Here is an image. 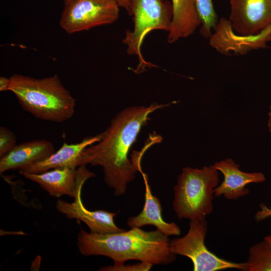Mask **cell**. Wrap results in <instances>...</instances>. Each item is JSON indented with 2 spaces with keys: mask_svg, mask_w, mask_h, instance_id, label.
Wrapping results in <instances>:
<instances>
[{
  "mask_svg": "<svg viewBox=\"0 0 271 271\" xmlns=\"http://www.w3.org/2000/svg\"><path fill=\"white\" fill-rule=\"evenodd\" d=\"M170 104L153 103L148 106L127 107L118 113L99 142L87 147L82 153L78 167L91 165L103 169L106 185L113 190L115 196L124 195L127 185L134 180L142 168L141 158L133 160L128 153L143 126L150 120L149 115Z\"/></svg>",
  "mask_w": 271,
  "mask_h": 271,
  "instance_id": "6da1fadb",
  "label": "cell"
},
{
  "mask_svg": "<svg viewBox=\"0 0 271 271\" xmlns=\"http://www.w3.org/2000/svg\"><path fill=\"white\" fill-rule=\"evenodd\" d=\"M168 237L156 230L145 231L131 228L118 232L95 233L81 228L77 246L82 255L88 257L101 255L110 258L112 267L129 260H137L155 265H168L176 260Z\"/></svg>",
  "mask_w": 271,
  "mask_h": 271,
  "instance_id": "7a4b0ae2",
  "label": "cell"
},
{
  "mask_svg": "<svg viewBox=\"0 0 271 271\" xmlns=\"http://www.w3.org/2000/svg\"><path fill=\"white\" fill-rule=\"evenodd\" d=\"M10 78L9 91L22 108L35 117L61 123L73 116L75 99L57 75L35 78L14 74Z\"/></svg>",
  "mask_w": 271,
  "mask_h": 271,
  "instance_id": "3957f363",
  "label": "cell"
},
{
  "mask_svg": "<svg viewBox=\"0 0 271 271\" xmlns=\"http://www.w3.org/2000/svg\"><path fill=\"white\" fill-rule=\"evenodd\" d=\"M219 182L214 165L184 167L174 187L173 207L179 219L204 220L213 210L214 189Z\"/></svg>",
  "mask_w": 271,
  "mask_h": 271,
  "instance_id": "277c9868",
  "label": "cell"
},
{
  "mask_svg": "<svg viewBox=\"0 0 271 271\" xmlns=\"http://www.w3.org/2000/svg\"><path fill=\"white\" fill-rule=\"evenodd\" d=\"M133 28L127 30L123 43L129 55H137L139 64L136 71L140 72L152 65L147 62L141 52L145 37L151 31L160 30L169 32L173 18L172 4L164 0H132Z\"/></svg>",
  "mask_w": 271,
  "mask_h": 271,
  "instance_id": "5b68a950",
  "label": "cell"
},
{
  "mask_svg": "<svg viewBox=\"0 0 271 271\" xmlns=\"http://www.w3.org/2000/svg\"><path fill=\"white\" fill-rule=\"evenodd\" d=\"M207 232L205 220H191L188 233L182 237L174 238L170 241L171 251L176 255L189 258L193 263L194 271H215L227 268L248 270L247 262H231L210 251L205 244Z\"/></svg>",
  "mask_w": 271,
  "mask_h": 271,
  "instance_id": "8992f818",
  "label": "cell"
},
{
  "mask_svg": "<svg viewBox=\"0 0 271 271\" xmlns=\"http://www.w3.org/2000/svg\"><path fill=\"white\" fill-rule=\"evenodd\" d=\"M119 8L116 0H70L65 3L60 24L69 34L111 24L118 19Z\"/></svg>",
  "mask_w": 271,
  "mask_h": 271,
  "instance_id": "52a82bcc",
  "label": "cell"
},
{
  "mask_svg": "<svg viewBox=\"0 0 271 271\" xmlns=\"http://www.w3.org/2000/svg\"><path fill=\"white\" fill-rule=\"evenodd\" d=\"M228 19L233 32L240 36L255 35L266 45L271 39V0H229Z\"/></svg>",
  "mask_w": 271,
  "mask_h": 271,
  "instance_id": "ba28073f",
  "label": "cell"
},
{
  "mask_svg": "<svg viewBox=\"0 0 271 271\" xmlns=\"http://www.w3.org/2000/svg\"><path fill=\"white\" fill-rule=\"evenodd\" d=\"M81 165L76 169L62 168L40 173H20L25 178L37 183L52 197L67 195L74 198L79 189L95 174Z\"/></svg>",
  "mask_w": 271,
  "mask_h": 271,
  "instance_id": "9c48e42d",
  "label": "cell"
},
{
  "mask_svg": "<svg viewBox=\"0 0 271 271\" xmlns=\"http://www.w3.org/2000/svg\"><path fill=\"white\" fill-rule=\"evenodd\" d=\"M82 187L79 189L72 202L59 199L56 204L57 210L68 218L83 222L92 233H107L125 230L114 223V218L117 213L103 210L91 211L87 209L82 200Z\"/></svg>",
  "mask_w": 271,
  "mask_h": 271,
  "instance_id": "30bf717a",
  "label": "cell"
},
{
  "mask_svg": "<svg viewBox=\"0 0 271 271\" xmlns=\"http://www.w3.org/2000/svg\"><path fill=\"white\" fill-rule=\"evenodd\" d=\"M215 168L223 175L222 183L214 189V196H224L229 200H235L249 193L245 187L249 183H260L265 181L261 172L247 173L239 169V165L231 159L216 162Z\"/></svg>",
  "mask_w": 271,
  "mask_h": 271,
  "instance_id": "8fae6325",
  "label": "cell"
},
{
  "mask_svg": "<svg viewBox=\"0 0 271 271\" xmlns=\"http://www.w3.org/2000/svg\"><path fill=\"white\" fill-rule=\"evenodd\" d=\"M55 152L53 144L48 140L37 139L17 145L0 159V173L9 170L19 171L43 161Z\"/></svg>",
  "mask_w": 271,
  "mask_h": 271,
  "instance_id": "7c38bea8",
  "label": "cell"
},
{
  "mask_svg": "<svg viewBox=\"0 0 271 271\" xmlns=\"http://www.w3.org/2000/svg\"><path fill=\"white\" fill-rule=\"evenodd\" d=\"M104 133V131L95 136L88 137L76 144L64 143L57 151L48 158L20 171L19 173H40L62 168L76 169L78 167V161L83 151L88 146L100 141Z\"/></svg>",
  "mask_w": 271,
  "mask_h": 271,
  "instance_id": "4fadbf2b",
  "label": "cell"
},
{
  "mask_svg": "<svg viewBox=\"0 0 271 271\" xmlns=\"http://www.w3.org/2000/svg\"><path fill=\"white\" fill-rule=\"evenodd\" d=\"M141 173L145 184V204L142 211L138 215L130 217L127 221V225L131 228H141L146 225H153L157 230L167 236H178L181 233L180 227L174 222H167L162 215V208L159 198L154 196L149 184L147 175Z\"/></svg>",
  "mask_w": 271,
  "mask_h": 271,
  "instance_id": "5bb4252c",
  "label": "cell"
},
{
  "mask_svg": "<svg viewBox=\"0 0 271 271\" xmlns=\"http://www.w3.org/2000/svg\"><path fill=\"white\" fill-rule=\"evenodd\" d=\"M173 18L167 40L176 42L194 33L201 25L195 0H172Z\"/></svg>",
  "mask_w": 271,
  "mask_h": 271,
  "instance_id": "9a60e30c",
  "label": "cell"
},
{
  "mask_svg": "<svg viewBox=\"0 0 271 271\" xmlns=\"http://www.w3.org/2000/svg\"><path fill=\"white\" fill-rule=\"evenodd\" d=\"M248 271H271V247L263 240L249 249Z\"/></svg>",
  "mask_w": 271,
  "mask_h": 271,
  "instance_id": "2e32d148",
  "label": "cell"
},
{
  "mask_svg": "<svg viewBox=\"0 0 271 271\" xmlns=\"http://www.w3.org/2000/svg\"><path fill=\"white\" fill-rule=\"evenodd\" d=\"M197 12L201 27V35L206 38H210L218 22L212 0H195Z\"/></svg>",
  "mask_w": 271,
  "mask_h": 271,
  "instance_id": "e0dca14e",
  "label": "cell"
},
{
  "mask_svg": "<svg viewBox=\"0 0 271 271\" xmlns=\"http://www.w3.org/2000/svg\"><path fill=\"white\" fill-rule=\"evenodd\" d=\"M17 145L16 135L4 126L0 127V158L9 153Z\"/></svg>",
  "mask_w": 271,
  "mask_h": 271,
  "instance_id": "ac0fdd59",
  "label": "cell"
},
{
  "mask_svg": "<svg viewBox=\"0 0 271 271\" xmlns=\"http://www.w3.org/2000/svg\"><path fill=\"white\" fill-rule=\"evenodd\" d=\"M153 265L150 263L141 262L133 264H124L115 267L109 265L101 268L99 270L102 271H148Z\"/></svg>",
  "mask_w": 271,
  "mask_h": 271,
  "instance_id": "d6986e66",
  "label": "cell"
},
{
  "mask_svg": "<svg viewBox=\"0 0 271 271\" xmlns=\"http://www.w3.org/2000/svg\"><path fill=\"white\" fill-rule=\"evenodd\" d=\"M260 209L257 212L255 218L257 221H260L265 219L271 217V206L265 204L260 205Z\"/></svg>",
  "mask_w": 271,
  "mask_h": 271,
  "instance_id": "ffe728a7",
  "label": "cell"
},
{
  "mask_svg": "<svg viewBox=\"0 0 271 271\" xmlns=\"http://www.w3.org/2000/svg\"><path fill=\"white\" fill-rule=\"evenodd\" d=\"M70 0H64V2ZM120 8L124 9L129 16H132V0H116Z\"/></svg>",
  "mask_w": 271,
  "mask_h": 271,
  "instance_id": "44dd1931",
  "label": "cell"
},
{
  "mask_svg": "<svg viewBox=\"0 0 271 271\" xmlns=\"http://www.w3.org/2000/svg\"><path fill=\"white\" fill-rule=\"evenodd\" d=\"M10 84H11L10 78H8L4 76H1L0 77V91H9Z\"/></svg>",
  "mask_w": 271,
  "mask_h": 271,
  "instance_id": "7402d4cb",
  "label": "cell"
},
{
  "mask_svg": "<svg viewBox=\"0 0 271 271\" xmlns=\"http://www.w3.org/2000/svg\"><path fill=\"white\" fill-rule=\"evenodd\" d=\"M267 126L268 130L271 134V103L269 105V111L268 113Z\"/></svg>",
  "mask_w": 271,
  "mask_h": 271,
  "instance_id": "603a6c76",
  "label": "cell"
},
{
  "mask_svg": "<svg viewBox=\"0 0 271 271\" xmlns=\"http://www.w3.org/2000/svg\"><path fill=\"white\" fill-rule=\"evenodd\" d=\"M263 239L267 243L269 246L271 247V235H269L264 237Z\"/></svg>",
  "mask_w": 271,
  "mask_h": 271,
  "instance_id": "cb8c5ba5",
  "label": "cell"
}]
</instances>
